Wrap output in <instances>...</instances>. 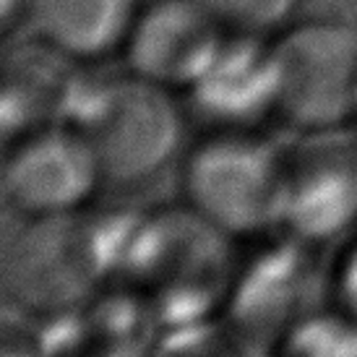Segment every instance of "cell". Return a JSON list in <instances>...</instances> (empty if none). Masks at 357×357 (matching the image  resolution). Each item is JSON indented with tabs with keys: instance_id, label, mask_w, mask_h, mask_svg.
<instances>
[{
	"instance_id": "obj_1",
	"label": "cell",
	"mask_w": 357,
	"mask_h": 357,
	"mask_svg": "<svg viewBox=\"0 0 357 357\" xmlns=\"http://www.w3.org/2000/svg\"><path fill=\"white\" fill-rule=\"evenodd\" d=\"M172 94L128 70H76L60 123L86 136L107 185L133 188L165 172L183 149L185 118Z\"/></svg>"
},
{
	"instance_id": "obj_2",
	"label": "cell",
	"mask_w": 357,
	"mask_h": 357,
	"mask_svg": "<svg viewBox=\"0 0 357 357\" xmlns=\"http://www.w3.org/2000/svg\"><path fill=\"white\" fill-rule=\"evenodd\" d=\"M287 183V146L256 130H211L180 162V190L222 235L279 232Z\"/></svg>"
},
{
	"instance_id": "obj_3",
	"label": "cell",
	"mask_w": 357,
	"mask_h": 357,
	"mask_svg": "<svg viewBox=\"0 0 357 357\" xmlns=\"http://www.w3.org/2000/svg\"><path fill=\"white\" fill-rule=\"evenodd\" d=\"M279 118L300 133L357 120V21L310 16L271 37Z\"/></svg>"
},
{
	"instance_id": "obj_4",
	"label": "cell",
	"mask_w": 357,
	"mask_h": 357,
	"mask_svg": "<svg viewBox=\"0 0 357 357\" xmlns=\"http://www.w3.org/2000/svg\"><path fill=\"white\" fill-rule=\"evenodd\" d=\"M105 279L84 214L24 219L6 245V289L29 316L70 313Z\"/></svg>"
},
{
	"instance_id": "obj_5",
	"label": "cell",
	"mask_w": 357,
	"mask_h": 357,
	"mask_svg": "<svg viewBox=\"0 0 357 357\" xmlns=\"http://www.w3.org/2000/svg\"><path fill=\"white\" fill-rule=\"evenodd\" d=\"M100 185L105 178L91 144L66 123L21 133L6 157V204L19 219L81 214Z\"/></svg>"
},
{
	"instance_id": "obj_6",
	"label": "cell",
	"mask_w": 357,
	"mask_h": 357,
	"mask_svg": "<svg viewBox=\"0 0 357 357\" xmlns=\"http://www.w3.org/2000/svg\"><path fill=\"white\" fill-rule=\"evenodd\" d=\"M303 136L287 146L279 232L318 248L357 229V141L344 128Z\"/></svg>"
},
{
	"instance_id": "obj_7",
	"label": "cell",
	"mask_w": 357,
	"mask_h": 357,
	"mask_svg": "<svg viewBox=\"0 0 357 357\" xmlns=\"http://www.w3.org/2000/svg\"><path fill=\"white\" fill-rule=\"evenodd\" d=\"M313 245L292 235H282L256 250L248 264L232 271L225 324L227 334L248 344H271L310 310L313 295Z\"/></svg>"
},
{
	"instance_id": "obj_8",
	"label": "cell",
	"mask_w": 357,
	"mask_h": 357,
	"mask_svg": "<svg viewBox=\"0 0 357 357\" xmlns=\"http://www.w3.org/2000/svg\"><path fill=\"white\" fill-rule=\"evenodd\" d=\"M225 34L201 0H149L123 45L126 70L169 91H188Z\"/></svg>"
},
{
	"instance_id": "obj_9",
	"label": "cell",
	"mask_w": 357,
	"mask_h": 357,
	"mask_svg": "<svg viewBox=\"0 0 357 357\" xmlns=\"http://www.w3.org/2000/svg\"><path fill=\"white\" fill-rule=\"evenodd\" d=\"M188 112L211 130H256L279 115L277 63L268 37L227 31L206 70L185 91Z\"/></svg>"
},
{
	"instance_id": "obj_10",
	"label": "cell",
	"mask_w": 357,
	"mask_h": 357,
	"mask_svg": "<svg viewBox=\"0 0 357 357\" xmlns=\"http://www.w3.org/2000/svg\"><path fill=\"white\" fill-rule=\"evenodd\" d=\"M139 0H24L21 24L31 37L76 63L123 50Z\"/></svg>"
},
{
	"instance_id": "obj_11",
	"label": "cell",
	"mask_w": 357,
	"mask_h": 357,
	"mask_svg": "<svg viewBox=\"0 0 357 357\" xmlns=\"http://www.w3.org/2000/svg\"><path fill=\"white\" fill-rule=\"evenodd\" d=\"M63 52L31 37L19 42L6 58V84H3V128L8 139L34 128L60 123L63 105L68 97L76 70Z\"/></svg>"
},
{
	"instance_id": "obj_12",
	"label": "cell",
	"mask_w": 357,
	"mask_h": 357,
	"mask_svg": "<svg viewBox=\"0 0 357 357\" xmlns=\"http://www.w3.org/2000/svg\"><path fill=\"white\" fill-rule=\"evenodd\" d=\"M279 342L295 355H357V321L339 307L307 310Z\"/></svg>"
},
{
	"instance_id": "obj_13",
	"label": "cell",
	"mask_w": 357,
	"mask_h": 357,
	"mask_svg": "<svg viewBox=\"0 0 357 357\" xmlns=\"http://www.w3.org/2000/svg\"><path fill=\"white\" fill-rule=\"evenodd\" d=\"M211 16L232 34L274 37L292 24L305 0H201Z\"/></svg>"
},
{
	"instance_id": "obj_14",
	"label": "cell",
	"mask_w": 357,
	"mask_h": 357,
	"mask_svg": "<svg viewBox=\"0 0 357 357\" xmlns=\"http://www.w3.org/2000/svg\"><path fill=\"white\" fill-rule=\"evenodd\" d=\"M334 307L344 310L357 321V229L349 235V243L339 253L337 264L328 274Z\"/></svg>"
}]
</instances>
